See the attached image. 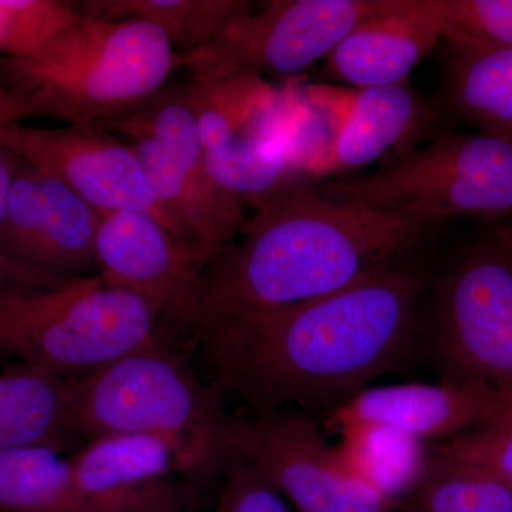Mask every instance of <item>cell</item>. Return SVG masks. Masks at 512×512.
<instances>
[{"instance_id":"33","label":"cell","mask_w":512,"mask_h":512,"mask_svg":"<svg viewBox=\"0 0 512 512\" xmlns=\"http://www.w3.org/2000/svg\"><path fill=\"white\" fill-rule=\"evenodd\" d=\"M0 271H2V262H0Z\"/></svg>"},{"instance_id":"9","label":"cell","mask_w":512,"mask_h":512,"mask_svg":"<svg viewBox=\"0 0 512 512\" xmlns=\"http://www.w3.org/2000/svg\"><path fill=\"white\" fill-rule=\"evenodd\" d=\"M380 0H275L262 12L249 9L207 45L180 55L191 83L235 74L293 76L325 59Z\"/></svg>"},{"instance_id":"4","label":"cell","mask_w":512,"mask_h":512,"mask_svg":"<svg viewBox=\"0 0 512 512\" xmlns=\"http://www.w3.org/2000/svg\"><path fill=\"white\" fill-rule=\"evenodd\" d=\"M183 348L164 343L138 350L67 380L66 430L74 447L109 434H161L222 468L231 416Z\"/></svg>"},{"instance_id":"17","label":"cell","mask_w":512,"mask_h":512,"mask_svg":"<svg viewBox=\"0 0 512 512\" xmlns=\"http://www.w3.org/2000/svg\"><path fill=\"white\" fill-rule=\"evenodd\" d=\"M439 116L436 103L420 96L409 80L355 90L326 178L345 177L377 160L412 150Z\"/></svg>"},{"instance_id":"2","label":"cell","mask_w":512,"mask_h":512,"mask_svg":"<svg viewBox=\"0 0 512 512\" xmlns=\"http://www.w3.org/2000/svg\"><path fill=\"white\" fill-rule=\"evenodd\" d=\"M433 229L333 200L318 183L288 185L259 204L239 242L218 249L205 266L201 326L227 313L340 291L406 261Z\"/></svg>"},{"instance_id":"10","label":"cell","mask_w":512,"mask_h":512,"mask_svg":"<svg viewBox=\"0 0 512 512\" xmlns=\"http://www.w3.org/2000/svg\"><path fill=\"white\" fill-rule=\"evenodd\" d=\"M431 340L443 380L512 392V268L500 244L471 249L444 276Z\"/></svg>"},{"instance_id":"19","label":"cell","mask_w":512,"mask_h":512,"mask_svg":"<svg viewBox=\"0 0 512 512\" xmlns=\"http://www.w3.org/2000/svg\"><path fill=\"white\" fill-rule=\"evenodd\" d=\"M439 114L512 140V47L447 40Z\"/></svg>"},{"instance_id":"29","label":"cell","mask_w":512,"mask_h":512,"mask_svg":"<svg viewBox=\"0 0 512 512\" xmlns=\"http://www.w3.org/2000/svg\"><path fill=\"white\" fill-rule=\"evenodd\" d=\"M431 444L444 453L491 468L512 485V412L476 430Z\"/></svg>"},{"instance_id":"26","label":"cell","mask_w":512,"mask_h":512,"mask_svg":"<svg viewBox=\"0 0 512 512\" xmlns=\"http://www.w3.org/2000/svg\"><path fill=\"white\" fill-rule=\"evenodd\" d=\"M77 15L73 2L0 0V57H36Z\"/></svg>"},{"instance_id":"8","label":"cell","mask_w":512,"mask_h":512,"mask_svg":"<svg viewBox=\"0 0 512 512\" xmlns=\"http://www.w3.org/2000/svg\"><path fill=\"white\" fill-rule=\"evenodd\" d=\"M188 94L205 163L224 190L256 208L276 191L305 181L286 156L288 92L259 74L242 73L190 83Z\"/></svg>"},{"instance_id":"14","label":"cell","mask_w":512,"mask_h":512,"mask_svg":"<svg viewBox=\"0 0 512 512\" xmlns=\"http://www.w3.org/2000/svg\"><path fill=\"white\" fill-rule=\"evenodd\" d=\"M3 130L9 146L23 160L62 181L100 214L146 212L187 239L161 207L134 151L106 123L60 128L12 123Z\"/></svg>"},{"instance_id":"21","label":"cell","mask_w":512,"mask_h":512,"mask_svg":"<svg viewBox=\"0 0 512 512\" xmlns=\"http://www.w3.org/2000/svg\"><path fill=\"white\" fill-rule=\"evenodd\" d=\"M339 436L336 451L350 473L393 510L402 507L424 476L429 443L380 424H360Z\"/></svg>"},{"instance_id":"16","label":"cell","mask_w":512,"mask_h":512,"mask_svg":"<svg viewBox=\"0 0 512 512\" xmlns=\"http://www.w3.org/2000/svg\"><path fill=\"white\" fill-rule=\"evenodd\" d=\"M441 37L427 0H380L323 59L325 70L357 89L407 82Z\"/></svg>"},{"instance_id":"24","label":"cell","mask_w":512,"mask_h":512,"mask_svg":"<svg viewBox=\"0 0 512 512\" xmlns=\"http://www.w3.org/2000/svg\"><path fill=\"white\" fill-rule=\"evenodd\" d=\"M80 15L106 20H141L163 29L181 55L211 42L247 0H86L73 2Z\"/></svg>"},{"instance_id":"32","label":"cell","mask_w":512,"mask_h":512,"mask_svg":"<svg viewBox=\"0 0 512 512\" xmlns=\"http://www.w3.org/2000/svg\"><path fill=\"white\" fill-rule=\"evenodd\" d=\"M501 248H503L505 256H507L508 262H510L512 268V227L508 228L504 232L503 238L500 242Z\"/></svg>"},{"instance_id":"20","label":"cell","mask_w":512,"mask_h":512,"mask_svg":"<svg viewBox=\"0 0 512 512\" xmlns=\"http://www.w3.org/2000/svg\"><path fill=\"white\" fill-rule=\"evenodd\" d=\"M67 380L12 362L0 370V453L13 448H74L66 430Z\"/></svg>"},{"instance_id":"30","label":"cell","mask_w":512,"mask_h":512,"mask_svg":"<svg viewBox=\"0 0 512 512\" xmlns=\"http://www.w3.org/2000/svg\"><path fill=\"white\" fill-rule=\"evenodd\" d=\"M36 117V107L26 97L0 84V127Z\"/></svg>"},{"instance_id":"15","label":"cell","mask_w":512,"mask_h":512,"mask_svg":"<svg viewBox=\"0 0 512 512\" xmlns=\"http://www.w3.org/2000/svg\"><path fill=\"white\" fill-rule=\"evenodd\" d=\"M512 412L511 390L480 383H407L367 387L330 410L329 433L380 424L427 441L476 430Z\"/></svg>"},{"instance_id":"28","label":"cell","mask_w":512,"mask_h":512,"mask_svg":"<svg viewBox=\"0 0 512 512\" xmlns=\"http://www.w3.org/2000/svg\"><path fill=\"white\" fill-rule=\"evenodd\" d=\"M220 476L217 512H292L281 491L241 454L229 451Z\"/></svg>"},{"instance_id":"23","label":"cell","mask_w":512,"mask_h":512,"mask_svg":"<svg viewBox=\"0 0 512 512\" xmlns=\"http://www.w3.org/2000/svg\"><path fill=\"white\" fill-rule=\"evenodd\" d=\"M63 453L45 446L2 451L0 512H94Z\"/></svg>"},{"instance_id":"25","label":"cell","mask_w":512,"mask_h":512,"mask_svg":"<svg viewBox=\"0 0 512 512\" xmlns=\"http://www.w3.org/2000/svg\"><path fill=\"white\" fill-rule=\"evenodd\" d=\"M429 446L424 476L402 507L410 512H512V485L500 474Z\"/></svg>"},{"instance_id":"18","label":"cell","mask_w":512,"mask_h":512,"mask_svg":"<svg viewBox=\"0 0 512 512\" xmlns=\"http://www.w3.org/2000/svg\"><path fill=\"white\" fill-rule=\"evenodd\" d=\"M36 170L39 201L19 265L59 284L96 276L100 212L53 175Z\"/></svg>"},{"instance_id":"7","label":"cell","mask_w":512,"mask_h":512,"mask_svg":"<svg viewBox=\"0 0 512 512\" xmlns=\"http://www.w3.org/2000/svg\"><path fill=\"white\" fill-rule=\"evenodd\" d=\"M106 126L134 151L158 202L185 238L218 251L245 231L244 202L208 171L188 84L165 87L143 109Z\"/></svg>"},{"instance_id":"13","label":"cell","mask_w":512,"mask_h":512,"mask_svg":"<svg viewBox=\"0 0 512 512\" xmlns=\"http://www.w3.org/2000/svg\"><path fill=\"white\" fill-rule=\"evenodd\" d=\"M70 461L94 512H191L197 485L221 473L188 444L150 433L99 437Z\"/></svg>"},{"instance_id":"5","label":"cell","mask_w":512,"mask_h":512,"mask_svg":"<svg viewBox=\"0 0 512 512\" xmlns=\"http://www.w3.org/2000/svg\"><path fill=\"white\" fill-rule=\"evenodd\" d=\"M170 343L146 303L99 275L0 296V359L79 379Z\"/></svg>"},{"instance_id":"11","label":"cell","mask_w":512,"mask_h":512,"mask_svg":"<svg viewBox=\"0 0 512 512\" xmlns=\"http://www.w3.org/2000/svg\"><path fill=\"white\" fill-rule=\"evenodd\" d=\"M214 249L175 235L146 212L100 214L99 276L138 296L171 335L187 345L204 316V271ZM161 329V328H160Z\"/></svg>"},{"instance_id":"1","label":"cell","mask_w":512,"mask_h":512,"mask_svg":"<svg viewBox=\"0 0 512 512\" xmlns=\"http://www.w3.org/2000/svg\"><path fill=\"white\" fill-rule=\"evenodd\" d=\"M426 282L406 259L329 295L217 316L185 348L222 402L333 410L409 359Z\"/></svg>"},{"instance_id":"3","label":"cell","mask_w":512,"mask_h":512,"mask_svg":"<svg viewBox=\"0 0 512 512\" xmlns=\"http://www.w3.org/2000/svg\"><path fill=\"white\" fill-rule=\"evenodd\" d=\"M177 66L180 55L158 26L79 13L36 57H0V84L26 97L39 117L107 123L143 109Z\"/></svg>"},{"instance_id":"31","label":"cell","mask_w":512,"mask_h":512,"mask_svg":"<svg viewBox=\"0 0 512 512\" xmlns=\"http://www.w3.org/2000/svg\"><path fill=\"white\" fill-rule=\"evenodd\" d=\"M3 127H0V222H2L6 204H8L13 178L18 171L20 161H22V157L6 141Z\"/></svg>"},{"instance_id":"22","label":"cell","mask_w":512,"mask_h":512,"mask_svg":"<svg viewBox=\"0 0 512 512\" xmlns=\"http://www.w3.org/2000/svg\"><path fill=\"white\" fill-rule=\"evenodd\" d=\"M288 93L286 156L302 180L316 183L326 178L340 134L348 123L355 90L309 84Z\"/></svg>"},{"instance_id":"12","label":"cell","mask_w":512,"mask_h":512,"mask_svg":"<svg viewBox=\"0 0 512 512\" xmlns=\"http://www.w3.org/2000/svg\"><path fill=\"white\" fill-rule=\"evenodd\" d=\"M227 440L296 512L393 511L350 473L318 423L301 410H241L229 417Z\"/></svg>"},{"instance_id":"6","label":"cell","mask_w":512,"mask_h":512,"mask_svg":"<svg viewBox=\"0 0 512 512\" xmlns=\"http://www.w3.org/2000/svg\"><path fill=\"white\" fill-rule=\"evenodd\" d=\"M326 197L436 227L467 215L512 217V140L440 134L384 160L373 173L318 184Z\"/></svg>"},{"instance_id":"27","label":"cell","mask_w":512,"mask_h":512,"mask_svg":"<svg viewBox=\"0 0 512 512\" xmlns=\"http://www.w3.org/2000/svg\"><path fill=\"white\" fill-rule=\"evenodd\" d=\"M451 42L512 47V0H427Z\"/></svg>"}]
</instances>
